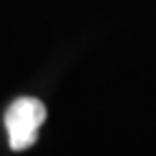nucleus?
I'll return each instance as SVG.
<instances>
[{
	"label": "nucleus",
	"instance_id": "f257e3e1",
	"mask_svg": "<svg viewBox=\"0 0 156 156\" xmlns=\"http://www.w3.org/2000/svg\"><path fill=\"white\" fill-rule=\"evenodd\" d=\"M48 111L37 98H17L5 113V126L9 134V145L15 152H22L37 141L39 128L46 122Z\"/></svg>",
	"mask_w": 156,
	"mask_h": 156
}]
</instances>
